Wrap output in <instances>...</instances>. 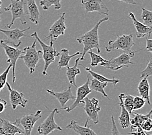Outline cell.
I'll use <instances>...</instances> for the list:
<instances>
[{
    "mask_svg": "<svg viewBox=\"0 0 152 135\" xmlns=\"http://www.w3.org/2000/svg\"><path fill=\"white\" fill-rule=\"evenodd\" d=\"M65 15L66 13L60 14V18L58 19L49 30V36L46 38L50 40V44L54 45V41H56L60 36L65 35L66 26L65 24Z\"/></svg>",
    "mask_w": 152,
    "mask_h": 135,
    "instance_id": "cell-12",
    "label": "cell"
},
{
    "mask_svg": "<svg viewBox=\"0 0 152 135\" xmlns=\"http://www.w3.org/2000/svg\"><path fill=\"white\" fill-rule=\"evenodd\" d=\"M135 46L133 42V35H123L118 36L115 41H109L108 45L106 47L107 52H110L113 50L121 49L125 53L128 54L132 57L135 56V53L137 52L132 50V47Z\"/></svg>",
    "mask_w": 152,
    "mask_h": 135,
    "instance_id": "cell-2",
    "label": "cell"
},
{
    "mask_svg": "<svg viewBox=\"0 0 152 135\" xmlns=\"http://www.w3.org/2000/svg\"><path fill=\"white\" fill-rule=\"evenodd\" d=\"M60 112L57 108L50 111L48 117L39 125L37 129L38 133L42 135H49L55 130L62 131V129L55 121V116Z\"/></svg>",
    "mask_w": 152,
    "mask_h": 135,
    "instance_id": "cell-8",
    "label": "cell"
},
{
    "mask_svg": "<svg viewBox=\"0 0 152 135\" xmlns=\"http://www.w3.org/2000/svg\"><path fill=\"white\" fill-rule=\"evenodd\" d=\"M7 101L4 100L0 98V114L2 113L3 111L5 110L6 107H7Z\"/></svg>",
    "mask_w": 152,
    "mask_h": 135,
    "instance_id": "cell-38",
    "label": "cell"
},
{
    "mask_svg": "<svg viewBox=\"0 0 152 135\" xmlns=\"http://www.w3.org/2000/svg\"><path fill=\"white\" fill-rule=\"evenodd\" d=\"M31 36L37 39V41L40 44L42 48L43 49V59L44 60V68L42 72L43 75H47V70L49 68V66L52 63H55V59L56 57L60 56V52H57L55 49L54 45H47L46 44L43 42L42 40L38 37V35L37 32H34L31 35Z\"/></svg>",
    "mask_w": 152,
    "mask_h": 135,
    "instance_id": "cell-4",
    "label": "cell"
},
{
    "mask_svg": "<svg viewBox=\"0 0 152 135\" xmlns=\"http://www.w3.org/2000/svg\"><path fill=\"white\" fill-rule=\"evenodd\" d=\"M131 58L132 57L128 54L124 53L117 57L112 58L110 60H107L106 63H101L100 65L111 70L117 71L123 67L129 68L130 64H134L130 60Z\"/></svg>",
    "mask_w": 152,
    "mask_h": 135,
    "instance_id": "cell-10",
    "label": "cell"
},
{
    "mask_svg": "<svg viewBox=\"0 0 152 135\" xmlns=\"http://www.w3.org/2000/svg\"><path fill=\"white\" fill-rule=\"evenodd\" d=\"M24 4L25 3L23 0H20V1L10 0V4L7 7H5V11H10L12 13V20L9 24L7 25V28L10 29L14 21L17 19H19L23 25L27 24V20L25 17H26L27 12H25L24 9Z\"/></svg>",
    "mask_w": 152,
    "mask_h": 135,
    "instance_id": "cell-5",
    "label": "cell"
},
{
    "mask_svg": "<svg viewBox=\"0 0 152 135\" xmlns=\"http://www.w3.org/2000/svg\"><path fill=\"white\" fill-rule=\"evenodd\" d=\"M99 100L96 98L93 97L92 99H89L86 97L84 99V111L88 116V120L86 122L85 126H88V122L91 120L94 125L99 123V114L101 108L99 106Z\"/></svg>",
    "mask_w": 152,
    "mask_h": 135,
    "instance_id": "cell-6",
    "label": "cell"
},
{
    "mask_svg": "<svg viewBox=\"0 0 152 135\" xmlns=\"http://www.w3.org/2000/svg\"><path fill=\"white\" fill-rule=\"evenodd\" d=\"M89 55L91 57V66L92 67L97 66L99 64L102 63H106L107 60L104 59L102 57H101L100 55L96 54L93 53L92 51H89L88 52Z\"/></svg>",
    "mask_w": 152,
    "mask_h": 135,
    "instance_id": "cell-31",
    "label": "cell"
},
{
    "mask_svg": "<svg viewBox=\"0 0 152 135\" xmlns=\"http://www.w3.org/2000/svg\"><path fill=\"white\" fill-rule=\"evenodd\" d=\"M111 135H122L117 128V125H116V123L115 121V118L113 116H111Z\"/></svg>",
    "mask_w": 152,
    "mask_h": 135,
    "instance_id": "cell-36",
    "label": "cell"
},
{
    "mask_svg": "<svg viewBox=\"0 0 152 135\" xmlns=\"http://www.w3.org/2000/svg\"><path fill=\"white\" fill-rule=\"evenodd\" d=\"M120 106L121 108V115L118 118V122L122 129H125L130 126V114L129 112L126 110L122 103L120 101Z\"/></svg>",
    "mask_w": 152,
    "mask_h": 135,
    "instance_id": "cell-25",
    "label": "cell"
},
{
    "mask_svg": "<svg viewBox=\"0 0 152 135\" xmlns=\"http://www.w3.org/2000/svg\"><path fill=\"white\" fill-rule=\"evenodd\" d=\"M142 14H141V19L142 20L143 22L146 26L151 27L152 26V12L151 10H147L144 8L141 9Z\"/></svg>",
    "mask_w": 152,
    "mask_h": 135,
    "instance_id": "cell-30",
    "label": "cell"
},
{
    "mask_svg": "<svg viewBox=\"0 0 152 135\" xmlns=\"http://www.w3.org/2000/svg\"><path fill=\"white\" fill-rule=\"evenodd\" d=\"M128 18L133 21L134 27H135L136 30L137 38H143L145 37L146 36H150L152 32L151 27H148L144 24L140 23L139 21L137 20L135 14L132 12L129 13Z\"/></svg>",
    "mask_w": 152,
    "mask_h": 135,
    "instance_id": "cell-17",
    "label": "cell"
},
{
    "mask_svg": "<svg viewBox=\"0 0 152 135\" xmlns=\"http://www.w3.org/2000/svg\"><path fill=\"white\" fill-rule=\"evenodd\" d=\"M145 103L146 101L141 97H134L133 101V111L139 110V109L142 108Z\"/></svg>",
    "mask_w": 152,
    "mask_h": 135,
    "instance_id": "cell-34",
    "label": "cell"
},
{
    "mask_svg": "<svg viewBox=\"0 0 152 135\" xmlns=\"http://www.w3.org/2000/svg\"><path fill=\"white\" fill-rule=\"evenodd\" d=\"M89 82H90V77L89 75H88V79L87 81L80 86L78 88H77V96L75 97V100L74 103L72 104L71 107H64L61 109H65L67 112H70L72 111H73L75 108H77L78 106H80L81 103H84V99L88 96V95L91 94L92 92V90L89 88Z\"/></svg>",
    "mask_w": 152,
    "mask_h": 135,
    "instance_id": "cell-13",
    "label": "cell"
},
{
    "mask_svg": "<svg viewBox=\"0 0 152 135\" xmlns=\"http://www.w3.org/2000/svg\"><path fill=\"white\" fill-rule=\"evenodd\" d=\"M128 135H151V134H148V132L146 133L145 131H144L141 129L140 127H139L135 130L132 131V132L129 133Z\"/></svg>",
    "mask_w": 152,
    "mask_h": 135,
    "instance_id": "cell-37",
    "label": "cell"
},
{
    "mask_svg": "<svg viewBox=\"0 0 152 135\" xmlns=\"http://www.w3.org/2000/svg\"><path fill=\"white\" fill-rule=\"evenodd\" d=\"M80 60V58L76 59L75 63L73 66H67L66 71V76L68 79V81L71 85L75 86L76 88H77V84H76V76L80 74V70L78 68V62Z\"/></svg>",
    "mask_w": 152,
    "mask_h": 135,
    "instance_id": "cell-21",
    "label": "cell"
},
{
    "mask_svg": "<svg viewBox=\"0 0 152 135\" xmlns=\"http://www.w3.org/2000/svg\"><path fill=\"white\" fill-rule=\"evenodd\" d=\"M17 1H20V0H17Z\"/></svg>",
    "mask_w": 152,
    "mask_h": 135,
    "instance_id": "cell-44",
    "label": "cell"
},
{
    "mask_svg": "<svg viewBox=\"0 0 152 135\" xmlns=\"http://www.w3.org/2000/svg\"><path fill=\"white\" fill-rule=\"evenodd\" d=\"M37 42V39L34 38L32 46L25 47L23 49V54L20 57V59L23 60L25 64L29 70L30 74H32L35 72L38 61L40 59L39 55L42 53V51H37L36 49Z\"/></svg>",
    "mask_w": 152,
    "mask_h": 135,
    "instance_id": "cell-3",
    "label": "cell"
},
{
    "mask_svg": "<svg viewBox=\"0 0 152 135\" xmlns=\"http://www.w3.org/2000/svg\"><path fill=\"white\" fill-rule=\"evenodd\" d=\"M89 84H90L89 88L92 91L100 92V94H102L104 97H106L107 98V99L110 100L109 97L107 96V95L106 94V92L104 91V89L106 88L107 85V83L100 82L99 81H97L96 79L93 78L91 79V83H89Z\"/></svg>",
    "mask_w": 152,
    "mask_h": 135,
    "instance_id": "cell-28",
    "label": "cell"
},
{
    "mask_svg": "<svg viewBox=\"0 0 152 135\" xmlns=\"http://www.w3.org/2000/svg\"><path fill=\"white\" fill-rule=\"evenodd\" d=\"M30 30V27L24 29L23 30H20L18 28L10 30H5L0 29V32L4 34L7 37V40H3L6 44H12L13 47L18 48V47L21 44V41L20 38L23 36H26L25 32Z\"/></svg>",
    "mask_w": 152,
    "mask_h": 135,
    "instance_id": "cell-11",
    "label": "cell"
},
{
    "mask_svg": "<svg viewBox=\"0 0 152 135\" xmlns=\"http://www.w3.org/2000/svg\"><path fill=\"white\" fill-rule=\"evenodd\" d=\"M80 65L82 66V67H84L85 70H86V71H88V72L89 73V74L91 75L94 79H96L97 81H100V82H102V83H110L113 84V85H116L117 83H118L119 82H120V80H119V79H108V78H107V77H105L102 76V75H100V74H97V73L92 71V70H91V69H90V68L85 67L84 66H83V65L81 64H80Z\"/></svg>",
    "mask_w": 152,
    "mask_h": 135,
    "instance_id": "cell-26",
    "label": "cell"
},
{
    "mask_svg": "<svg viewBox=\"0 0 152 135\" xmlns=\"http://www.w3.org/2000/svg\"><path fill=\"white\" fill-rule=\"evenodd\" d=\"M0 45L4 49L6 55L8 57L7 62L12 65V83H15L16 81V65L18 59H20V57L23 54V50H20L18 48L10 46L3 42V40L0 41Z\"/></svg>",
    "mask_w": 152,
    "mask_h": 135,
    "instance_id": "cell-7",
    "label": "cell"
},
{
    "mask_svg": "<svg viewBox=\"0 0 152 135\" xmlns=\"http://www.w3.org/2000/svg\"><path fill=\"white\" fill-rule=\"evenodd\" d=\"M117 1H120L122 2L128 3V4H129V5H136L137 4V3L135 1V0H117Z\"/></svg>",
    "mask_w": 152,
    "mask_h": 135,
    "instance_id": "cell-40",
    "label": "cell"
},
{
    "mask_svg": "<svg viewBox=\"0 0 152 135\" xmlns=\"http://www.w3.org/2000/svg\"><path fill=\"white\" fill-rule=\"evenodd\" d=\"M134 96L129 94H125L121 93L118 96V99L121 101L123 105H124L126 110L127 111L129 114H132L133 111V101Z\"/></svg>",
    "mask_w": 152,
    "mask_h": 135,
    "instance_id": "cell-27",
    "label": "cell"
},
{
    "mask_svg": "<svg viewBox=\"0 0 152 135\" xmlns=\"http://www.w3.org/2000/svg\"><path fill=\"white\" fill-rule=\"evenodd\" d=\"M140 97L147 102L148 105H151L150 97V85L147 78H143L140 81L137 87Z\"/></svg>",
    "mask_w": 152,
    "mask_h": 135,
    "instance_id": "cell-22",
    "label": "cell"
},
{
    "mask_svg": "<svg viewBox=\"0 0 152 135\" xmlns=\"http://www.w3.org/2000/svg\"><path fill=\"white\" fill-rule=\"evenodd\" d=\"M142 129L145 132H150L152 129V121L151 118H147L140 125Z\"/></svg>",
    "mask_w": 152,
    "mask_h": 135,
    "instance_id": "cell-35",
    "label": "cell"
},
{
    "mask_svg": "<svg viewBox=\"0 0 152 135\" xmlns=\"http://www.w3.org/2000/svg\"><path fill=\"white\" fill-rule=\"evenodd\" d=\"M108 20H109L108 17H104L102 18L98 21L96 24L91 30L77 38V41L78 42V44H82L84 45V49H83L82 56L80 58V60H84L86 53L88 52L89 51H91L93 49H96L98 53H100L99 28L101 24Z\"/></svg>",
    "mask_w": 152,
    "mask_h": 135,
    "instance_id": "cell-1",
    "label": "cell"
},
{
    "mask_svg": "<svg viewBox=\"0 0 152 135\" xmlns=\"http://www.w3.org/2000/svg\"><path fill=\"white\" fill-rule=\"evenodd\" d=\"M1 5H2V0H0V10H1Z\"/></svg>",
    "mask_w": 152,
    "mask_h": 135,
    "instance_id": "cell-41",
    "label": "cell"
},
{
    "mask_svg": "<svg viewBox=\"0 0 152 135\" xmlns=\"http://www.w3.org/2000/svg\"><path fill=\"white\" fill-rule=\"evenodd\" d=\"M42 111L38 110L34 114L25 115L23 117L17 119L14 123L17 125H21L23 128L24 135H31L32 130L39 119L42 117Z\"/></svg>",
    "mask_w": 152,
    "mask_h": 135,
    "instance_id": "cell-9",
    "label": "cell"
},
{
    "mask_svg": "<svg viewBox=\"0 0 152 135\" xmlns=\"http://www.w3.org/2000/svg\"><path fill=\"white\" fill-rule=\"evenodd\" d=\"M151 110L149 112L148 114H141L135 113L133 114V118L130 119V125H131V130L133 131L138 127H140L142 123L147 118H150L151 116Z\"/></svg>",
    "mask_w": 152,
    "mask_h": 135,
    "instance_id": "cell-24",
    "label": "cell"
},
{
    "mask_svg": "<svg viewBox=\"0 0 152 135\" xmlns=\"http://www.w3.org/2000/svg\"><path fill=\"white\" fill-rule=\"evenodd\" d=\"M86 13L96 12L106 16L109 15V9L104 4L103 0H80Z\"/></svg>",
    "mask_w": 152,
    "mask_h": 135,
    "instance_id": "cell-14",
    "label": "cell"
},
{
    "mask_svg": "<svg viewBox=\"0 0 152 135\" xmlns=\"http://www.w3.org/2000/svg\"><path fill=\"white\" fill-rule=\"evenodd\" d=\"M26 4L27 8V14H28V15H29V20L34 24L38 25L40 14H39L38 6L37 3H36L35 0H27Z\"/></svg>",
    "mask_w": 152,
    "mask_h": 135,
    "instance_id": "cell-19",
    "label": "cell"
},
{
    "mask_svg": "<svg viewBox=\"0 0 152 135\" xmlns=\"http://www.w3.org/2000/svg\"><path fill=\"white\" fill-rule=\"evenodd\" d=\"M71 86L72 85H69L66 90H64L62 92H54V91L49 90V89H47L46 91L50 95H51V96L55 97L56 99L58 101L60 104L61 106V108H63L64 107L65 105L67 103V102L68 101L75 100L76 97L73 96V92H72Z\"/></svg>",
    "mask_w": 152,
    "mask_h": 135,
    "instance_id": "cell-16",
    "label": "cell"
},
{
    "mask_svg": "<svg viewBox=\"0 0 152 135\" xmlns=\"http://www.w3.org/2000/svg\"><path fill=\"white\" fill-rule=\"evenodd\" d=\"M146 49L148 52H152V39L146 38Z\"/></svg>",
    "mask_w": 152,
    "mask_h": 135,
    "instance_id": "cell-39",
    "label": "cell"
},
{
    "mask_svg": "<svg viewBox=\"0 0 152 135\" xmlns=\"http://www.w3.org/2000/svg\"><path fill=\"white\" fill-rule=\"evenodd\" d=\"M6 86L9 91L10 102L13 110H15L18 106H21L23 108L26 107L28 100L25 97L24 94L12 89V87L10 86V84L8 82L6 83Z\"/></svg>",
    "mask_w": 152,
    "mask_h": 135,
    "instance_id": "cell-15",
    "label": "cell"
},
{
    "mask_svg": "<svg viewBox=\"0 0 152 135\" xmlns=\"http://www.w3.org/2000/svg\"><path fill=\"white\" fill-rule=\"evenodd\" d=\"M2 120H3L2 118H0V122H2Z\"/></svg>",
    "mask_w": 152,
    "mask_h": 135,
    "instance_id": "cell-42",
    "label": "cell"
},
{
    "mask_svg": "<svg viewBox=\"0 0 152 135\" xmlns=\"http://www.w3.org/2000/svg\"><path fill=\"white\" fill-rule=\"evenodd\" d=\"M2 13H1V10H0V14H1ZM0 21H1V18H0Z\"/></svg>",
    "mask_w": 152,
    "mask_h": 135,
    "instance_id": "cell-43",
    "label": "cell"
},
{
    "mask_svg": "<svg viewBox=\"0 0 152 135\" xmlns=\"http://www.w3.org/2000/svg\"><path fill=\"white\" fill-rule=\"evenodd\" d=\"M80 54H82V53L77 52L75 54L70 55L69 54V50L67 49H62L60 51V57L58 63V68L59 69H61V68L68 66L69 63V61L72 58Z\"/></svg>",
    "mask_w": 152,
    "mask_h": 135,
    "instance_id": "cell-23",
    "label": "cell"
},
{
    "mask_svg": "<svg viewBox=\"0 0 152 135\" xmlns=\"http://www.w3.org/2000/svg\"><path fill=\"white\" fill-rule=\"evenodd\" d=\"M61 1L62 0H40L39 5L44 10H48L51 6H54L56 10H60L61 8Z\"/></svg>",
    "mask_w": 152,
    "mask_h": 135,
    "instance_id": "cell-29",
    "label": "cell"
},
{
    "mask_svg": "<svg viewBox=\"0 0 152 135\" xmlns=\"http://www.w3.org/2000/svg\"><path fill=\"white\" fill-rule=\"evenodd\" d=\"M67 129L73 130L78 135H97L93 130L90 128V126H81L75 120H71L66 127Z\"/></svg>",
    "mask_w": 152,
    "mask_h": 135,
    "instance_id": "cell-20",
    "label": "cell"
},
{
    "mask_svg": "<svg viewBox=\"0 0 152 135\" xmlns=\"http://www.w3.org/2000/svg\"><path fill=\"white\" fill-rule=\"evenodd\" d=\"M11 68H12V65L9 64V66L7 67L6 70L3 72L1 75H0V92H1V91L3 89L5 85H6L7 76H8L9 71Z\"/></svg>",
    "mask_w": 152,
    "mask_h": 135,
    "instance_id": "cell-33",
    "label": "cell"
},
{
    "mask_svg": "<svg viewBox=\"0 0 152 135\" xmlns=\"http://www.w3.org/2000/svg\"><path fill=\"white\" fill-rule=\"evenodd\" d=\"M2 126L0 127V134L3 135H16V134H23V130L14 122H10L5 119L2 120Z\"/></svg>",
    "mask_w": 152,
    "mask_h": 135,
    "instance_id": "cell-18",
    "label": "cell"
},
{
    "mask_svg": "<svg viewBox=\"0 0 152 135\" xmlns=\"http://www.w3.org/2000/svg\"><path fill=\"white\" fill-rule=\"evenodd\" d=\"M149 56V60L148 61V64L146 68L141 72L140 78H148V77H150L152 75V59L151 53L148 55Z\"/></svg>",
    "mask_w": 152,
    "mask_h": 135,
    "instance_id": "cell-32",
    "label": "cell"
}]
</instances>
